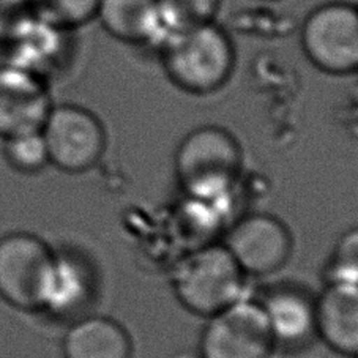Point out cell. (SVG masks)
<instances>
[{"mask_svg":"<svg viewBox=\"0 0 358 358\" xmlns=\"http://www.w3.org/2000/svg\"><path fill=\"white\" fill-rule=\"evenodd\" d=\"M49 164L66 174H84L106 153L108 134L100 117L79 104H54L41 128Z\"/></svg>","mask_w":358,"mask_h":358,"instance_id":"obj_4","label":"cell"},{"mask_svg":"<svg viewBox=\"0 0 358 358\" xmlns=\"http://www.w3.org/2000/svg\"><path fill=\"white\" fill-rule=\"evenodd\" d=\"M275 350L261 303L242 299L207 319L197 358H270Z\"/></svg>","mask_w":358,"mask_h":358,"instance_id":"obj_7","label":"cell"},{"mask_svg":"<svg viewBox=\"0 0 358 358\" xmlns=\"http://www.w3.org/2000/svg\"><path fill=\"white\" fill-rule=\"evenodd\" d=\"M162 65L169 81L189 95L223 89L236 68V48L217 22L176 30L162 41Z\"/></svg>","mask_w":358,"mask_h":358,"instance_id":"obj_1","label":"cell"},{"mask_svg":"<svg viewBox=\"0 0 358 358\" xmlns=\"http://www.w3.org/2000/svg\"><path fill=\"white\" fill-rule=\"evenodd\" d=\"M243 168L238 139L220 125L197 127L185 136L174 155V172L191 201L217 203L229 196Z\"/></svg>","mask_w":358,"mask_h":358,"instance_id":"obj_2","label":"cell"},{"mask_svg":"<svg viewBox=\"0 0 358 358\" xmlns=\"http://www.w3.org/2000/svg\"><path fill=\"white\" fill-rule=\"evenodd\" d=\"M224 248L246 276H270L289 262L294 238L289 227L270 213H248L234 223Z\"/></svg>","mask_w":358,"mask_h":358,"instance_id":"obj_8","label":"cell"},{"mask_svg":"<svg viewBox=\"0 0 358 358\" xmlns=\"http://www.w3.org/2000/svg\"><path fill=\"white\" fill-rule=\"evenodd\" d=\"M52 106L45 78L8 60L0 64V138L41 131Z\"/></svg>","mask_w":358,"mask_h":358,"instance_id":"obj_9","label":"cell"},{"mask_svg":"<svg viewBox=\"0 0 358 358\" xmlns=\"http://www.w3.org/2000/svg\"><path fill=\"white\" fill-rule=\"evenodd\" d=\"M96 20L110 36L131 45L163 41L168 35L157 0H100Z\"/></svg>","mask_w":358,"mask_h":358,"instance_id":"obj_13","label":"cell"},{"mask_svg":"<svg viewBox=\"0 0 358 358\" xmlns=\"http://www.w3.org/2000/svg\"><path fill=\"white\" fill-rule=\"evenodd\" d=\"M300 46L313 66L327 75H350L358 68V7L329 2L308 13Z\"/></svg>","mask_w":358,"mask_h":358,"instance_id":"obj_6","label":"cell"},{"mask_svg":"<svg viewBox=\"0 0 358 358\" xmlns=\"http://www.w3.org/2000/svg\"><path fill=\"white\" fill-rule=\"evenodd\" d=\"M55 251L30 232L0 238V299L22 311H43Z\"/></svg>","mask_w":358,"mask_h":358,"instance_id":"obj_5","label":"cell"},{"mask_svg":"<svg viewBox=\"0 0 358 358\" xmlns=\"http://www.w3.org/2000/svg\"><path fill=\"white\" fill-rule=\"evenodd\" d=\"M100 0H35L34 11L60 30L78 29L96 20Z\"/></svg>","mask_w":358,"mask_h":358,"instance_id":"obj_16","label":"cell"},{"mask_svg":"<svg viewBox=\"0 0 358 358\" xmlns=\"http://www.w3.org/2000/svg\"><path fill=\"white\" fill-rule=\"evenodd\" d=\"M325 282L358 284V226L341 234L325 268Z\"/></svg>","mask_w":358,"mask_h":358,"instance_id":"obj_18","label":"cell"},{"mask_svg":"<svg viewBox=\"0 0 358 358\" xmlns=\"http://www.w3.org/2000/svg\"><path fill=\"white\" fill-rule=\"evenodd\" d=\"M94 275L83 259L55 252V262L49 282L43 313L55 317H71L83 311L94 297Z\"/></svg>","mask_w":358,"mask_h":358,"instance_id":"obj_14","label":"cell"},{"mask_svg":"<svg viewBox=\"0 0 358 358\" xmlns=\"http://www.w3.org/2000/svg\"><path fill=\"white\" fill-rule=\"evenodd\" d=\"M166 34L213 22L221 0H157ZM166 35V36H168Z\"/></svg>","mask_w":358,"mask_h":358,"instance_id":"obj_15","label":"cell"},{"mask_svg":"<svg viewBox=\"0 0 358 358\" xmlns=\"http://www.w3.org/2000/svg\"><path fill=\"white\" fill-rule=\"evenodd\" d=\"M3 157L21 174H38L49 164L41 131L16 134L3 139Z\"/></svg>","mask_w":358,"mask_h":358,"instance_id":"obj_17","label":"cell"},{"mask_svg":"<svg viewBox=\"0 0 358 358\" xmlns=\"http://www.w3.org/2000/svg\"><path fill=\"white\" fill-rule=\"evenodd\" d=\"M317 338L345 358H358V284L325 282L316 297Z\"/></svg>","mask_w":358,"mask_h":358,"instance_id":"obj_11","label":"cell"},{"mask_svg":"<svg viewBox=\"0 0 358 358\" xmlns=\"http://www.w3.org/2000/svg\"><path fill=\"white\" fill-rule=\"evenodd\" d=\"M265 2H275V0H265Z\"/></svg>","mask_w":358,"mask_h":358,"instance_id":"obj_19","label":"cell"},{"mask_svg":"<svg viewBox=\"0 0 358 358\" xmlns=\"http://www.w3.org/2000/svg\"><path fill=\"white\" fill-rule=\"evenodd\" d=\"M245 280L223 243H207L178 265L172 289L185 310L208 319L243 299Z\"/></svg>","mask_w":358,"mask_h":358,"instance_id":"obj_3","label":"cell"},{"mask_svg":"<svg viewBox=\"0 0 358 358\" xmlns=\"http://www.w3.org/2000/svg\"><path fill=\"white\" fill-rule=\"evenodd\" d=\"M62 354L64 358H131L133 339L113 317L84 316L68 327Z\"/></svg>","mask_w":358,"mask_h":358,"instance_id":"obj_12","label":"cell"},{"mask_svg":"<svg viewBox=\"0 0 358 358\" xmlns=\"http://www.w3.org/2000/svg\"><path fill=\"white\" fill-rule=\"evenodd\" d=\"M261 303L276 349L299 352L317 338L316 297L305 287L281 284L264 294Z\"/></svg>","mask_w":358,"mask_h":358,"instance_id":"obj_10","label":"cell"},{"mask_svg":"<svg viewBox=\"0 0 358 358\" xmlns=\"http://www.w3.org/2000/svg\"><path fill=\"white\" fill-rule=\"evenodd\" d=\"M355 73H357V76H358V68H357V71H355Z\"/></svg>","mask_w":358,"mask_h":358,"instance_id":"obj_20","label":"cell"}]
</instances>
